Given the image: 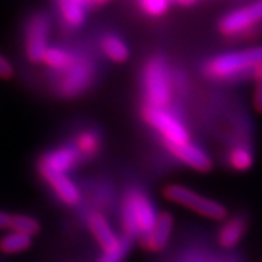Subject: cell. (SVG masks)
I'll return each mask as SVG.
<instances>
[{"mask_svg":"<svg viewBox=\"0 0 262 262\" xmlns=\"http://www.w3.org/2000/svg\"><path fill=\"white\" fill-rule=\"evenodd\" d=\"M262 66V46L237 48L219 53L207 58L203 64V75L213 82H233L244 79Z\"/></svg>","mask_w":262,"mask_h":262,"instance_id":"cell-1","label":"cell"},{"mask_svg":"<svg viewBox=\"0 0 262 262\" xmlns=\"http://www.w3.org/2000/svg\"><path fill=\"white\" fill-rule=\"evenodd\" d=\"M143 105L170 108L177 88V76L163 56H153L143 64L140 75Z\"/></svg>","mask_w":262,"mask_h":262,"instance_id":"cell-2","label":"cell"},{"mask_svg":"<svg viewBox=\"0 0 262 262\" xmlns=\"http://www.w3.org/2000/svg\"><path fill=\"white\" fill-rule=\"evenodd\" d=\"M158 210L146 191L139 187H128L124 191L120 206V219L124 237L141 239L151 230L158 220Z\"/></svg>","mask_w":262,"mask_h":262,"instance_id":"cell-3","label":"cell"},{"mask_svg":"<svg viewBox=\"0 0 262 262\" xmlns=\"http://www.w3.org/2000/svg\"><path fill=\"white\" fill-rule=\"evenodd\" d=\"M53 20L44 10H34L28 13L22 24V50L27 61L31 64H41L42 57L51 46Z\"/></svg>","mask_w":262,"mask_h":262,"instance_id":"cell-4","label":"cell"},{"mask_svg":"<svg viewBox=\"0 0 262 262\" xmlns=\"http://www.w3.org/2000/svg\"><path fill=\"white\" fill-rule=\"evenodd\" d=\"M51 88L58 98L75 99L86 94L95 80L94 60L80 51L79 58L70 69L60 75L51 76Z\"/></svg>","mask_w":262,"mask_h":262,"instance_id":"cell-5","label":"cell"},{"mask_svg":"<svg viewBox=\"0 0 262 262\" xmlns=\"http://www.w3.org/2000/svg\"><path fill=\"white\" fill-rule=\"evenodd\" d=\"M141 120L159 136L165 149L191 141V134L185 122L181 120L178 114L172 111V108H155L143 105Z\"/></svg>","mask_w":262,"mask_h":262,"instance_id":"cell-6","label":"cell"},{"mask_svg":"<svg viewBox=\"0 0 262 262\" xmlns=\"http://www.w3.org/2000/svg\"><path fill=\"white\" fill-rule=\"evenodd\" d=\"M261 27L262 0H253L248 5L229 10L217 24L219 32L223 37L232 39L248 38V35L258 32Z\"/></svg>","mask_w":262,"mask_h":262,"instance_id":"cell-7","label":"cell"},{"mask_svg":"<svg viewBox=\"0 0 262 262\" xmlns=\"http://www.w3.org/2000/svg\"><path fill=\"white\" fill-rule=\"evenodd\" d=\"M163 195L170 203L189 208L191 211L210 220L223 222L229 217V211L222 203L214 201L206 195H201L195 191H192L191 188L179 185V184L168 185L163 189Z\"/></svg>","mask_w":262,"mask_h":262,"instance_id":"cell-8","label":"cell"},{"mask_svg":"<svg viewBox=\"0 0 262 262\" xmlns=\"http://www.w3.org/2000/svg\"><path fill=\"white\" fill-rule=\"evenodd\" d=\"M37 170L39 178L47 184L50 189L54 192V195L64 206L75 207L82 201V192H80V189H79L75 181L69 177V173L56 172L53 169L42 166V165H38V163Z\"/></svg>","mask_w":262,"mask_h":262,"instance_id":"cell-9","label":"cell"},{"mask_svg":"<svg viewBox=\"0 0 262 262\" xmlns=\"http://www.w3.org/2000/svg\"><path fill=\"white\" fill-rule=\"evenodd\" d=\"M83 159L80 158L79 151L72 143H66V144H60L53 149H48L44 151L39 159H38V165L47 166V168L53 169L56 172H61V173H70L72 170H75Z\"/></svg>","mask_w":262,"mask_h":262,"instance_id":"cell-10","label":"cell"},{"mask_svg":"<svg viewBox=\"0 0 262 262\" xmlns=\"http://www.w3.org/2000/svg\"><path fill=\"white\" fill-rule=\"evenodd\" d=\"M166 150L179 163H182L184 166L192 169L195 172L206 173L213 168V160L207 155L206 150L195 144L192 140L177 144V146H169Z\"/></svg>","mask_w":262,"mask_h":262,"instance_id":"cell-11","label":"cell"},{"mask_svg":"<svg viewBox=\"0 0 262 262\" xmlns=\"http://www.w3.org/2000/svg\"><path fill=\"white\" fill-rule=\"evenodd\" d=\"M88 227L91 230V233L95 237V241L98 242L99 248L102 252H113L117 251L127 237L124 236H118L115 233L111 223L108 222V219L99 213V211H94L88 215Z\"/></svg>","mask_w":262,"mask_h":262,"instance_id":"cell-12","label":"cell"},{"mask_svg":"<svg viewBox=\"0 0 262 262\" xmlns=\"http://www.w3.org/2000/svg\"><path fill=\"white\" fill-rule=\"evenodd\" d=\"M175 220L168 211H160L155 226L140 239L141 246L149 252H162L170 242Z\"/></svg>","mask_w":262,"mask_h":262,"instance_id":"cell-13","label":"cell"},{"mask_svg":"<svg viewBox=\"0 0 262 262\" xmlns=\"http://www.w3.org/2000/svg\"><path fill=\"white\" fill-rule=\"evenodd\" d=\"M57 15L61 27L67 31H77L84 25L88 9L94 5L92 0H54Z\"/></svg>","mask_w":262,"mask_h":262,"instance_id":"cell-14","label":"cell"},{"mask_svg":"<svg viewBox=\"0 0 262 262\" xmlns=\"http://www.w3.org/2000/svg\"><path fill=\"white\" fill-rule=\"evenodd\" d=\"M79 54H80L79 50L51 44L46 51L44 57H42L41 64L47 69L51 76L60 75V73H63L67 69H70L72 66L75 64L77 58H79Z\"/></svg>","mask_w":262,"mask_h":262,"instance_id":"cell-15","label":"cell"},{"mask_svg":"<svg viewBox=\"0 0 262 262\" xmlns=\"http://www.w3.org/2000/svg\"><path fill=\"white\" fill-rule=\"evenodd\" d=\"M223 222L217 232V244L226 251H232L242 242L248 229V220L244 214H236Z\"/></svg>","mask_w":262,"mask_h":262,"instance_id":"cell-16","label":"cell"},{"mask_svg":"<svg viewBox=\"0 0 262 262\" xmlns=\"http://www.w3.org/2000/svg\"><path fill=\"white\" fill-rule=\"evenodd\" d=\"M76 150L79 151L80 158L84 160L95 159L101 150H102V136L98 130H95L92 127H86L80 128L75 133L73 140L70 141Z\"/></svg>","mask_w":262,"mask_h":262,"instance_id":"cell-17","label":"cell"},{"mask_svg":"<svg viewBox=\"0 0 262 262\" xmlns=\"http://www.w3.org/2000/svg\"><path fill=\"white\" fill-rule=\"evenodd\" d=\"M98 46L103 56L110 61L121 64L130 58V47L125 39L115 32H103L98 39Z\"/></svg>","mask_w":262,"mask_h":262,"instance_id":"cell-18","label":"cell"},{"mask_svg":"<svg viewBox=\"0 0 262 262\" xmlns=\"http://www.w3.org/2000/svg\"><path fill=\"white\" fill-rule=\"evenodd\" d=\"M226 162L229 168L234 172H246L252 168L255 163V155H253L252 147L246 144L244 141L233 144L227 155H226Z\"/></svg>","mask_w":262,"mask_h":262,"instance_id":"cell-19","label":"cell"},{"mask_svg":"<svg viewBox=\"0 0 262 262\" xmlns=\"http://www.w3.org/2000/svg\"><path fill=\"white\" fill-rule=\"evenodd\" d=\"M32 246V237L28 234L19 233L15 230H9L0 237V252L5 255H16L28 251Z\"/></svg>","mask_w":262,"mask_h":262,"instance_id":"cell-20","label":"cell"},{"mask_svg":"<svg viewBox=\"0 0 262 262\" xmlns=\"http://www.w3.org/2000/svg\"><path fill=\"white\" fill-rule=\"evenodd\" d=\"M10 230H15V232L28 234L31 237H34L41 232V223L38 219L29 214H13Z\"/></svg>","mask_w":262,"mask_h":262,"instance_id":"cell-21","label":"cell"},{"mask_svg":"<svg viewBox=\"0 0 262 262\" xmlns=\"http://www.w3.org/2000/svg\"><path fill=\"white\" fill-rule=\"evenodd\" d=\"M172 0H137L140 12L147 18L158 19L165 16L170 9Z\"/></svg>","mask_w":262,"mask_h":262,"instance_id":"cell-22","label":"cell"},{"mask_svg":"<svg viewBox=\"0 0 262 262\" xmlns=\"http://www.w3.org/2000/svg\"><path fill=\"white\" fill-rule=\"evenodd\" d=\"M253 83L252 103L256 113L262 114V66H259L251 76Z\"/></svg>","mask_w":262,"mask_h":262,"instance_id":"cell-23","label":"cell"},{"mask_svg":"<svg viewBox=\"0 0 262 262\" xmlns=\"http://www.w3.org/2000/svg\"><path fill=\"white\" fill-rule=\"evenodd\" d=\"M130 239H125L124 244L117 249V251H113V252H101V256L98 258L96 262H124L127 255H128V251H130L131 246Z\"/></svg>","mask_w":262,"mask_h":262,"instance_id":"cell-24","label":"cell"},{"mask_svg":"<svg viewBox=\"0 0 262 262\" xmlns=\"http://www.w3.org/2000/svg\"><path fill=\"white\" fill-rule=\"evenodd\" d=\"M15 75V67L10 63V60L5 56L3 53H0V79L3 80H10Z\"/></svg>","mask_w":262,"mask_h":262,"instance_id":"cell-25","label":"cell"},{"mask_svg":"<svg viewBox=\"0 0 262 262\" xmlns=\"http://www.w3.org/2000/svg\"><path fill=\"white\" fill-rule=\"evenodd\" d=\"M12 219H13V214L0 210V230H10V227H12Z\"/></svg>","mask_w":262,"mask_h":262,"instance_id":"cell-26","label":"cell"},{"mask_svg":"<svg viewBox=\"0 0 262 262\" xmlns=\"http://www.w3.org/2000/svg\"><path fill=\"white\" fill-rule=\"evenodd\" d=\"M198 0H172V3L178 5V6H182V8H191L194 6Z\"/></svg>","mask_w":262,"mask_h":262,"instance_id":"cell-27","label":"cell"},{"mask_svg":"<svg viewBox=\"0 0 262 262\" xmlns=\"http://www.w3.org/2000/svg\"><path fill=\"white\" fill-rule=\"evenodd\" d=\"M110 2H113V0H94V5H96V6H103V5H106Z\"/></svg>","mask_w":262,"mask_h":262,"instance_id":"cell-28","label":"cell"},{"mask_svg":"<svg viewBox=\"0 0 262 262\" xmlns=\"http://www.w3.org/2000/svg\"><path fill=\"white\" fill-rule=\"evenodd\" d=\"M198 262H232V261H226V259H208V261H198Z\"/></svg>","mask_w":262,"mask_h":262,"instance_id":"cell-29","label":"cell"},{"mask_svg":"<svg viewBox=\"0 0 262 262\" xmlns=\"http://www.w3.org/2000/svg\"><path fill=\"white\" fill-rule=\"evenodd\" d=\"M92 2H94V0H92Z\"/></svg>","mask_w":262,"mask_h":262,"instance_id":"cell-30","label":"cell"}]
</instances>
